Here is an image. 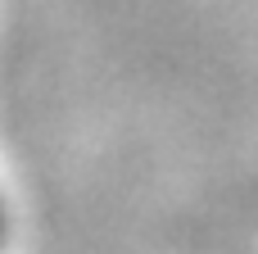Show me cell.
Wrapping results in <instances>:
<instances>
[{
	"label": "cell",
	"mask_w": 258,
	"mask_h": 254,
	"mask_svg": "<svg viewBox=\"0 0 258 254\" xmlns=\"http://www.w3.org/2000/svg\"><path fill=\"white\" fill-rule=\"evenodd\" d=\"M9 245V205H5V195H0V250Z\"/></svg>",
	"instance_id": "1"
}]
</instances>
